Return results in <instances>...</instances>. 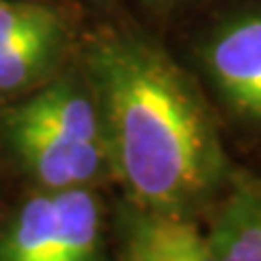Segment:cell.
I'll use <instances>...</instances> for the list:
<instances>
[{
	"mask_svg": "<svg viewBox=\"0 0 261 261\" xmlns=\"http://www.w3.org/2000/svg\"><path fill=\"white\" fill-rule=\"evenodd\" d=\"M107 168L135 207L183 216L226 178V154L205 98L161 50L105 35L85 57Z\"/></svg>",
	"mask_w": 261,
	"mask_h": 261,
	"instance_id": "cell-1",
	"label": "cell"
},
{
	"mask_svg": "<svg viewBox=\"0 0 261 261\" xmlns=\"http://www.w3.org/2000/svg\"><path fill=\"white\" fill-rule=\"evenodd\" d=\"M0 261H102L96 196L85 187L31 196L0 231Z\"/></svg>",
	"mask_w": 261,
	"mask_h": 261,
	"instance_id": "cell-2",
	"label": "cell"
},
{
	"mask_svg": "<svg viewBox=\"0 0 261 261\" xmlns=\"http://www.w3.org/2000/svg\"><path fill=\"white\" fill-rule=\"evenodd\" d=\"M202 63L220 98L242 120L261 124V11H246L211 33Z\"/></svg>",
	"mask_w": 261,
	"mask_h": 261,
	"instance_id": "cell-3",
	"label": "cell"
},
{
	"mask_svg": "<svg viewBox=\"0 0 261 261\" xmlns=\"http://www.w3.org/2000/svg\"><path fill=\"white\" fill-rule=\"evenodd\" d=\"M3 133L22 170L46 190L83 187L107 166L102 144L79 142L3 113Z\"/></svg>",
	"mask_w": 261,
	"mask_h": 261,
	"instance_id": "cell-4",
	"label": "cell"
},
{
	"mask_svg": "<svg viewBox=\"0 0 261 261\" xmlns=\"http://www.w3.org/2000/svg\"><path fill=\"white\" fill-rule=\"evenodd\" d=\"M124 233V261H220L207 235L183 216L137 207Z\"/></svg>",
	"mask_w": 261,
	"mask_h": 261,
	"instance_id": "cell-5",
	"label": "cell"
},
{
	"mask_svg": "<svg viewBox=\"0 0 261 261\" xmlns=\"http://www.w3.org/2000/svg\"><path fill=\"white\" fill-rule=\"evenodd\" d=\"M7 113L72 140L102 144L100 118L94 96L85 94L72 81L48 85L29 100L7 109Z\"/></svg>",
	"mask_w": 261,
	"mask_h": 261,
	"instance_id": "cell-6",
	"label": "cell"
},
{
	"mask_svg": "<svg viewBox=\"0 0 261 261\" xmlns=\"http://www.w3.org/2000/svg\"><path fill=\"white\" fill-rule=\"evenodd\" d=\"M207 238L220 261H261V178L233 183Z\"/></svg>",
	"mask_w": 261,
	"mask_h": 261,
	"instance_id": "cell-7",
	"label": "cell"
},
{
	"mask_svg": "<svg viewBox=\"0 0 261 261\" xmlns=\"http://www.w3.org/2000/svg\"><path fill=\"white\" fill-rule=\"evenodd\" d=\"M61 44L59 20L24 35L0 50V96L29 87L50 68Z\"/></svg>",
	"mask_w": 261,
	"mask_h": 261,
	"instance_id": "cell-8",
	"label": "cell"
},
{
	"mask_svg": "<svg viewBox=\"0 0 261 261\" xmlns=\"http://www.w3.org/2000/svg\"><path fill=\"white\" fill-rule=\"evenodd\" d=\"M50 22H57V15L44 5L0 0V50Z\"/></svg>",
	"mask_w": 261,
	"mask_h": 261,
	"instance_id": "cell-9",
	"label": "cell"
},
{
	"mask_svg": "<svg viewBox=\"0 0 261 261\" xmlns=\"http://www.w3.org/2000/svg\"><path fill=\"white\" fill-rule=\"evenodd\" d=\"M157 3H170V0H157Z\"/></svg>",
	"mask_w": 261,
	"mask_h": 261,
	"instance_id": "cell-10",
	"label": "cell"
}]
</instances>
